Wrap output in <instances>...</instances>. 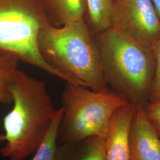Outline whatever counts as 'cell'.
Masks as SVG:
<instances>
[{
    "instance_id": "6da1fadb",
    "label": "cell",
    "mask_w": 160,
    "mask_h": 160,
    "mask_svg": "<svg viewBox=\"0 0 160 160\" xmlns=\"http://www.w3.org/2000/svg\"><path fill=\"white\" fill-rule=\"evenodd\" d=\"M10 91L12 109L4 118V133L0 134L2 157L23 160L34 154L45 138L57 114L45 82L17 68Z\"/></svg>"
},
{
    "instance_id": "7a4b0ae2",
    "label": "cell",
    "mask_w": 160,
    "mask_h": 160,
    "mask_svg": "<svg viewBox=\"0 0 160 160\" xmlns=\"http://www.w3.org/2000/svg\"><path fill=\"white\" fill-rule=\"evenodd\" d=\"M38 47L44 61L66 82L95 92L108 90L96 38L86 19L60 28L48 24L39 33Z\"/></svg>"
},
{
    "instance_id": "3957f363",
    "label": "cell",
    "mask_w": 160,
    "mask_h": 160,
    "mask_svg": "<svg viewBox=\"0 0 160 160\" xmlns=\"http://www.w3.org/2000/svg\"><path fill=\"white\" fill-rule=\"evenodd\" d=\"M96 36L108 86L129 102L145 108L154 81V49L111 28Z\"/></svg>"
},
{
    "instance_id": "277c9868",
    "label": "cell",
    "mask_w": 160,
    "mask_h": 160,
    "mask_svg": "<svg viewBox=\"0 0 160 160\" xmlns=\"http://www.w3.org/2000/svg\"><path fill=\"white\" fill-rule=\"evenodd\" d=\"M62 114L58 128V143H70L93 137H106L114 112L129 102L109 89L95 92L66 82L61 95Z\"/></svg>"
},
{
    "instance_id": "5b68a950",
    "label": "cell",
    "mask_w": 160,
    "mask_h": 160,
    "mask_svg": "<svg viewBox=\"0 0 160 160\" xmlns=\"http://www.w3.org/2000/svg\"><path fill=\"white\" fill-rule=\"evenodd\" d=\"M48 24L43 0H0V50L61 79L38 50V36Z\"/></svg>"
},
{
    "instance_id": "8992f818",
    "label": "cell",
    "mask_w": 160,
    "mask_h": 160,
    "mask_svg": "<svg viewBox=\"0 0 160 160\" xmlns=\"http://www.w3.org/2000/svg\"><path fill=\"white\" fill-rule=\"evenodd\" d=\"M110 28L152 49L160 39V19L151 0H115Z\"/></svg>"
},
{
    "instance_id": "52a82bcc",
    "label": "cell",
    "mask_w": 160,
    "mask_h": 160,
    "mask_svg": "<svg viewBox=\"0 0 160 160\" xmlns=\"http://www.w3.org/2000/svg\"><path fill=\"white\" fill-rule=\"evenodd\" d=\"M129 160H160V137L145 108L137 106L129 135Z\"/></svg>"
},
{
    "instance_id": "ba28073f",
    "label": "cell",
    "mask_w": 160,
    "mask_h": 160,
    "mask_svg": "<svg viewBox=\"0 0 160 160\" xmlns=\"http://www.w3.org/2000/svg\"><path fill=\"white\" fill-rule=\"evenodd\" d=\"M136 108L129 102L112 116L105 137L104 160H129V135Z\"/></svg>"
},
{
    "instance_id": "9c48e42d",
    "label": "cell",
    "mask_w": 160,
    "mask_h": 160,
    "mask_svg": "<svg viewBox=\"0 0 160 160\" xmlns=\"http://www.w3.org/2000/svg\"><path fill=\"white\" fill-rule=\"evenodd\" d=\"M49 24L60 28L85 19L87 0H43Z\"/></svg>"
},
{
    "instance_id": "30bf717a",
    "label": "cell",
    "mask_w": 160,
    "mask_h": 160,
    "mask_svg": "<svg viewBox=\"0 0 160 160\" xmlns=\"http://www.w3.org/2000/svg\"><path fill=\"white\" fill-rule=\"evenodd\" d=\"M105 138L93 137L59 144L55 160H104Z\"/></svg>"
},
{
    "instance_id": "8fae6325",
    "label": "cell",
    "mask_w": 160,
    "mask_h": 160,
    "mask_svg": "<svg viewBox=\"0 0 160 160\" xmlns=\"http://www.w3.org/2000/svg\"><path fill=\"white\" fill-rule=\"evenodd\" d=\"M115 0H87V23L96 35L110 28L111 15Z\"/></svg>"
},
{
    "instance_id": "7c38bea8",
    "label": "cell",
    "mask_w": 160,
    "mask_h": 160,
    "mask_svg": "<svg viewBox=\"0 0 160 160\" xmlns=\"http://www.w3.org/2000/svg\"><path fill=\"white\" fill-rule=\"evenodd\" d=\"M19 61L8 53L0 50V103L12 102L10 85Z\"/></svg>"
},
{
    "instance_id": "4fadbf2b",
    "label": "cell",
    "mask_w": 160,
    "mask_h": 160,
    "mask_svg": "<svg viewBox=\"0 0 160 160\" xmlns=\"http://www.w3.org/2000/svg\"><path fill=\"white\" fill-rule=\"evenodd\" d=\"M62 114V109H58L57 114L52 123L45 138L34 154L32 160H55L58 143L57 133L58 125Z\"/></svg>"
},
{
    "instance_id": "5bb4252c",
    "label": "cell",
    "mask_w": 160,
    "mask_h": 160,
    "mask_svg": "<svg viewBox=\"0 0 160 160\" xmlns=\"http://www.w3.org/2000/svg\"><path fill=\"white\" fill-rule=\"evenodd\" d=\"M154 51L155 60V72L150 102L160 99V39L155 47Z\"/></svg>"
},
{
    "instance_id": "9a60e30c",
    "label": "cell",
    "mask_w": 160,
    "mask_h": 160,
    "mask_svg": "<svg viewBox=\"0 0 160 160\" xmlns=\"http://www.w3.org/2000/svg\"><path fill=\"white\" fill-rule=\"evenodd\" d=\"M144 108L151 122L155 125H160V99L148 103Z\"/></svg>"
},
{
    "instance_id": "2e32d148",
    "label": "cell",
    "mask_w": 160,
    "mask_h": 160,
    "mask_svg": "<svg viewBox=\"0 0 160 160\" xmlns=\"http://www.w3.org/2000/svg\"><path fill=\"white\" fill-rule=\"evenodd\" d=\"M155 128H156V129H157V132H158V133L159 134V135H160V125H155Z\"/></svg>"
}]
</instances>
